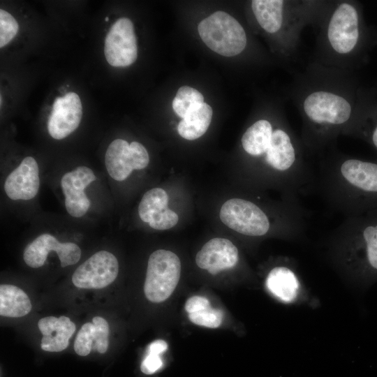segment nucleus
Listing matches in <instances>:
<instances>
[{"mask_svg": "<svg viewBox=\"0 0 377 377\" xmlns=\"http://www.w3.org/2000/svg\"><path fill=\"white\" fill-rule=\"evenodd\" d=\"M0 100H1L0 104H1V105H2V96H1V97H0Z\"/></svg>", "mask_w": 377, "mask_h": 377, "instance_id": "30", "label": "nucleus"}, {"mask_svg": "<svg viewBox=\"0 0 377 377\" xmlns=\"http://www.w3.org/2000/svg\"><path fill=\"white\" fill-rule=\"evenodd\" d=\"M346 136L361 139L377 151V90L362 86L355 117Z\"/></svg>", "mask_w": 377, "mask_h": 377, "instance_id": "11", "label": "nucleus"}, {"mask_svg": "<svg viewBox=\"0 0 377 377\" xmlns=\"http://www.w3.org/2000/svg\"><path fill=\"white\" fill-rule=\"evenodd\" d=\"M95 179L92 170L83 165L64 175L61 186L65 196V207L71 216L79 218L86 214L90 200L84 190Z\"/></svg>", "mask_w": 377, "mask_h": 377, "instance_id": "12", "label": "nucleus"}, {"mask_svg": "<svg viewBox=\"0 0 377 377\" xmlns=\"http://www.w3.org/2000/svg\"><path fill=\"white\" fill-rule=\"evenodd\" d=\"M104 54L108 64L114 67H126L135 62L138 47L131 20L121 17L112 24L105 40Z\"/></svg>", "mask_w": 377, "mask_h": 377, "instance_id": "9", "label": "nucleus"}, {"mask_svg": "<svg viewBox=\"0 0 377 377\" xmlns=\"http://www.w3.org/2000/svg\"><path fill=\"white\" fill-rule=\"evenodd\" d=\"M19 24L6 10H0V47L6 45L17 34Z\"/></svg>", "mask_w": 377, "mask_h": 377, "instance_id": "26", "label": "nucleus"}, {"mask_svg": "<svg viewBox=\"0 0 377 377\" xmlns=\"http://www.w3.org/2000/svg\"><path fill=\"white\" fill-rule=\"evenodd\" d=\"M239 261L236 246L225 238H213L205 243L195 256L197 265L215 275L234 267Z\"/></svg>", "mask_w": 377, "mask_h": 377, "instance_id": "13", "label": "nucleus"}, {"mask_svg": "<svg viewBox=\"0 0 377 377\" xmlns=\"http://www.w3.org/2000/svg\"><path fill=\"white\" fill-rule=\"evenodd\" d=\"M361 87L355 73L313 61L295 75L288 97L301 116L300 139L308 155L320 156L347 135Z\"/></svg>", "mask_w": 377, "mask_h": 377, "instance_id": "1", "label": "nucleus"}, {"mask_svg": "<svg viewBox=\"0 0 377 377\" xmlns=\"http://www.w3.org/2000/svg\"><path fill=\"white\" fill-rule=\"evenodd\" d=\"M31 310L28 295L20 288L10 284L0 286V315L10 318L26 316Z\"/></svg>", "mask_w": 377, "mask_h": 377, "instance_id": "21", "label": "nucleus"}, {"mask_svg": "<svg viewBox=\"0 0 377 377\" xmlns=\"http://www.w3.org/2000/svg\"><path fill=\"white\" fill-rule=\"evenodd\" d=\"M109 325L107 320L95 316L92 323H84L78 331L74 342V350L80 356L88 355L92 347L105 353L109 346Z\"/></svg>", "mask_w": 377, "mask_h": 377, "instance_id": "16", "label": "nucleus"}, {"mask_svg": "<svg viewBox=\"0 0 377 377\" xmlns=\"http://www.w3.org/2000/svg\"><path fill=\"white\" fill-rule=\"evenodd\" d=\"M313 61L323 66L355 73L377 44V31L364 20L361 3L328 1L314 27Z\"/></svg>", "mask_w": 377, "mask_h": 377, "instance_id": "2", "label": "nucleus"}, {"mask_svg": "<svg viewBox=\"0 0 377 377\" xmlns=\"http://www.w3.org/2000/svg\"><path fill=\"white\" fill-rule=\"evenodd\" d=\"M212 109L202 103L191 110L179 123L177 131L184 139L193 140L207 131L211 123Z\"/></svg>", "mask_w": 377, "mask_h": 377, "instance_id": "20", "label": "nucleus"}, {"mask_svg": "<svg viewBox=\"0 0 377 377\" xmlns=\"http://www.w3.org/2000/svg\"><path fill=\"white\" fill-rule=\"evenodd\" d=\"M181 274V262L173 252L158 249L149 256L144 293L154 303L165 301L174 292Z\"/></svg>", "mask_w": 377, "mask_h": 377, "instance_id": "7", "label": "nucleus"}, {"mask_svg": "<svg viewBox=\"0 0 377 377\" xmlns=\"http://www.w3.org/2000/svg\"><path fill=\"white\" fill-rule=\"evenodd\" d=\"M38 327L43 334L40 347L48 352H60L66 349L76 327L66 316H47L40 319Z\"/></svg>", "mask_w": 377, "mask_h": 377, "instance_id": "15", "label": "nucleus"}, {"mask_svg": "<svg viewBox=\"0 0 377 377\" xmlns=\"http://www.w3.org/2000/svg\"><path fill=\"white\" fill-rule=\"evenodd\" d=\"M167 348L168 343L162 339L149 343L147 347V355L140 366L141 371L145 374H151L158 370L163 365L160 355Z\"/></svg>", "mask_w": 377, "mask_h": 377, "instance_id": "24", "label": "nucleus"}, {"mask_svg": "<svg viewBox=\"0 0 377 377\" xmlns=\"http://www.w3.org/2000/svg\"><path fill=\"white\" fill-rule=\"evenodd\" d=\"M82 116V106H76L72 101L64 104L62 97H57L47 121L50 135L56 140L66 138L78 127Z\"/></svg>", "mask_w": 377, "mask_h": 377, "instance_id": "17", "label": "nucleus"}, {"mask_svg": "<svg viewBox=\"0 0 377 377\" xmlns=\"http://www.w3.org/2000/svg\"><path fill=\"white\" fill-rule=\"evenodd\" d=\"M50 251H55L62 267L77 263L81 257V249L73 242H59L47 233L39 235L29 244L23 254L25 263L33 268L42 267Z\"/></svg>", "mask_w": 377, "mask_h": 377, "instance_id": "10", "label": "nucleus"}, {"mask_svg": "<svg viewBox=\"0 0 377 377\" xmlns=\"http://www.w3.org/2000/svg\"><path fill=\"white\" fill-rule=\"evenodd\" d=\"M105 22H108V21L109 20L108 17H106L105 18Z\"/></svg>", "mask_w": 377, "mask_h": 377, "instance_id": "31", "label": "nucleus"}, {"mask_svg": "<svg viewBox=\"0 0 377 377\" xmlns=\"http://www.w3.org/2000/svg\"><path fill=\"white\" fill-rule=\"evenodd\" d=\"M198 29L205 45L222 56H237L242 53L248 45V36L242 25L223 11L215 12L202 20Z\"/></svg>", "mask_w": 377, "mask_h": 377, "instance_id": "6", "label": "nucleus"}, {"mask_svg": "<svg viewBox=\"0 0 377 377\" xmlns=\"http://www.w3.org/2000/svg\"><path fill=\"white\" fill-rule=\"evenodd\" d=\"M188 319L193 323L209 328L219 327L223 320V312L212 307L207 309L188 313Z\"/></svg>", "mask_w": 377, "mask_h": 377, "instance_id": "25", "label": "nucleus"}, {"mask_svg": "<svg viewBox=\"0 0 377 377\" xmlns=\"http://www.w3.org/2000/svg\"><path fill=\"white\" fill-rule=\"evenodd\" d=\"M168 196L161 188H154L147 191L138 206V214L141 220L149 223L154 215L168 207Z\"/></svg>", "mask_w": 377, "mask_h": 377, "instance_id": "22", "label": "nucleus"}, {"mask_svg": "<svg viewBox=\"0 0 377 377\" xmlns=\"http://www.w3.org/2000/svg\"><path fill=\"white\" fill-rule=\"evenodd\" d=\"M328 1L253 0L251 10L254 20L274 39L277 54L290 64L298 54L301 34L307 26L318 23Z\"/></svg>", "mask_w": 377, "mask_h": 377, "instance_id": "4", "label": "nucleus"}, {"mask_svg": "<svg viewBox=\"0 0 377 377\" xmlns=\"http://www.w3.org/2000/svg\"><path fill=\"white\" fill-rule=\"evenodd\" d=\"M211 307L209 301L203 296H192L185 303L184 309L188 313L200 311Z\"/></svg>", "mask_w": 377, "mask_h": 377, "instance_id": "29", "label": "nucleus"}, {"mask_svg": "<svg viewBox=\"0 0 377 377\" xmlns=\"http://www.w3.org/2000/svg\"><path fill=\"white\" fill-rule=\"evenodd\" d=\"M178 220V215L167 207L154 215L149 224L155 230H164L174 227Z\"/></svg>", "mask_w": 377, "mask_h": 377, "instance_id": "27", "label": "nucleus"}, {"mask_svg": "<svg viewBox=\"0 0 377 377\" xmlns=\"http://www.w3.org/2000/svg\"><path fill=\"white\" fill-rule=\"evenodd\" d=\"M130 149L133 169L142 170L146 168L149 163V156L145 147L138 142H132Z\"/></svg>", "mask_w": 377, "mask_h": 377, "instance_id": "28", "label": "nucleus"}, {"mask_svg": "<svg viewBox=\"0 0 377 377\" xmlns=\"http://www.w3.org/2000/svg\"><path fill=\"white\" fill-rule=\"evenodd\" d=\"M119 272V263L112 253L100 251L74 272L72 282L79 288L101 289L112 283Z\"/></svg>", "mask_w": 377, "mask_h": 377, "instance_id": "8", "label": "nucleus"}, {"mask_svg": "<svg viewBox=\"0 0 377 377\" xmlns=\"http://www.w3.org/2000/svg\"><path fill=\"white\" fill-rule=\"evenodd\" d=\"M318 156L316 191L329 208L346 217L377 208V160L355 158L336 147Z\"/></svg>", "mask_w": 377, "mask_h": 377, "instance_id": "3", "label": "nucleus"}, {"mask_svg": "<svg viewBox=\"0 0 377 377\" xmlns=\"http://www.w3.org/2000/svg\"><path fill=\"white\" fill-rule=\"evenodd\" d=\"M265 286L273 296L285 303L293 302L300 288L297 274L290 265L272 268L267 275Z\"/></svg>", "mask_w": 377, "mask_h": 377, "instance_id": "18", "label": "nucleus"}, {"mask_svg": "<svg viewBox=\"0 0 377 377\" xmlns=\"http://www.w3.org/2000/svg\"><path fill=\"white\" fill-rule=\"evenodd\" d=\"M105 163L112 179L117 181L126 179L133 170L130 144L122 139L113 140L107 149Z\"/></svg>", "mask_w": 377, "mask_h": 377, "instance_id": "19", "label": "nucleus"}, {"mask_svg": "<svg viewBox=\"0 0 377 377\" xmlns=\"http://www.w3.org/2000/svg\"><path fill=\"white\" fill-rule=\"evenodd\" d=\"M204 103L202 94L197 89L188 87H181L172 103L175 112L182 119L194 108Z\"/></svg>", "mask_w": 377, "mask_h": 377, "instance_id": "23", "label": "nucleus"}, {"mask_svg": "<svg viewBox=\"0 0 377 377\" xmlns=\"http://www.w3.org/2000/svg\"><path fill=\"white\" fill-rule=\"evenodd\" d=\"M329 256L346 276L361 281L377 278V208L346 217L329 237Z\"/></svg>", "mask_w": 377, "mask_h": 377, "instance_id": "5", "label": "nucleus"}, {"mask_svg": "<svg viewBox=\"0 0 377 377\" xmlns=\"http://www.w3.org/2000/svg\"><path fill=\"white\" fill-rule=\"evenodd\" d=\"M39 170L36 161L31 156L24 158L7 177L4 191L9 198L30 200L39 190Z\"/></svg>", "mask_w": 377, "mask_h": 377, "instance_id": "14", "label": "nucleus"}]
</instances>
